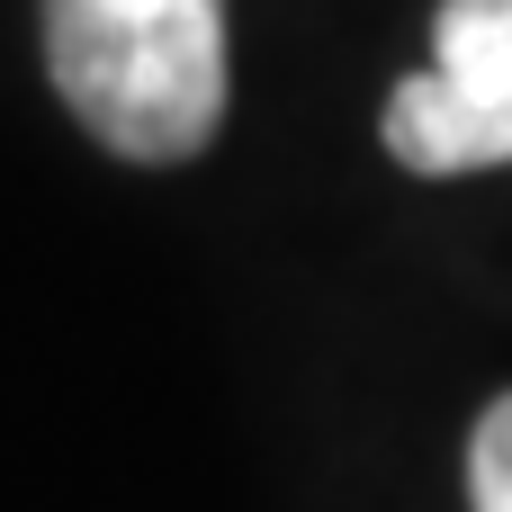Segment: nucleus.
<instances>
[{
	"label": "nucleus",
	"mask_w": 512,
	"mask_h": 512,
	"mask_svg": "<svg viewBox=\"0 0 512 512\" xmlns=\"http://www.w3.org/2000/svg\"><path fill=\"white\" fill-rule=\"evenodd\" d=\"M63 108L126 162H189L225 117V0H45Z\"/></svg>",
	"instance_id": "nucleus-1"
},
{
	"label": "nucleus",
	"mask_w": 512,
	"mask_h": 512,
	"mask_svg": "<svg viewBox=\"0 0 512 512\" xmlns=\"http://www.w3.org/2000/svg\"><path fill=\"white\" fill-rule=\"evenodd\" d=\"M387 153L423 180L512 162V0H441L432 63L387 99Z\"/></svg>",
	"instance_id": "nucleus-2"
},
{
	"label": "nucleus",
	"mask_w": 512,
	"mask_h": 512,
	"mask_svg": "<svg viewBox=\"0 0 512 512\" xmlns=\"http://www.w3.org/2000/svg\"><path fill=\"white\" fill-rule=\"evenodd\" d=\"M468 504L477 512H512V396H495L477 414V441H468Z\"/></svg>",
	"instance_id": "nucleus-3"
}]
</instances>
